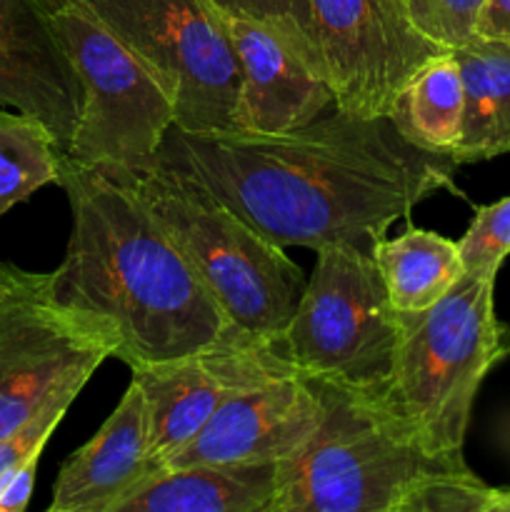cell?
<instances>
[{"label":"cell","instance_id":"1","mask_svg":"<svg viewBox=\"0 0 510 512\" xmlns=\"http://www.w3.org/2000/svg\"><path fill=\"white\" fill-rule=\"evenodd\" d=\"M155 165L198 183L280 248L365 253L420 200L453 190L458 168L450 155L410 145L388 115L340 108L278 135L170 128Z\"/></svg>","mask_w":510,"mask_h":512},{"label":"cell","instance_id":"2","mask_svg":"<svg viewBox=\"0 0 510 512\" xmlns=\"http://www.w3.org/2000/svg\"><path fill=\"white\" fill-rule=\"evenodd\" d=\"M73 213L55 298L98 323L128 368L258 343L240 333L130 183L60 153Z\"/></svg>","mask_w":510,"mask_h":512},{"label":"cell","instance_id":"3","mask_svg":"<svg viewBox=\"0 0 510 512\" xmlns=\"http://www.w3.org/2000/svg\"><path fill=\"white\" fill-rule=\"evenodd\" d=\"M323 420L278 468L273 512H500L463 455L430 453L370 395L313 378Z\"/></svg>","mask_w":510,"mask_h":512},{"label":"cell","instance_id":"4","mask_svg":"<svg viewBox=\"0 0 510 512\" xmlns=\"http://www.w3.org/2000/svg\"><path fill=\"white\" fill-rule=\"evenodd\" d=\"M388 383L365 393L430 453L463 455L485 375L510 353V325L495 315V275L465 273L433 308L403 315Z\"/></svg>","mask_w":510,"mask_h":512},{"label":"cell","instance_id":"5","mask_svg":"<svg viewBox=\"0 0 510 512\" xmlns=\"http://www.w3.org/2000/svg\"><path fill=\"white\" fill-rule=\"evenodd\" d=\"M120 178L128 180L240 333L258 343L283 333L308 280L280 245L173 170L155 165L145 175Z\"/></svg>","mask_w":510,"mask_h":512},{"label":"cell","instance_id":"6","mask_svg":"<svg viewBox=\"0 0 510 512\" xmlns=\"http://www.w3.org/2000/svg\"><path fill=\"white\" fill-rule=\"evenodd\" d=\"M403 333L373 253L320 245L293 318L265 345L305 378L375 393L393 373Z\"/></svg>","mask_w":510,"mask_h":512},{"label":"cell","instance_id":"7","mask_svg":"<svg viewBox=\"0 0 510 512\" xmlns=\"http://www.w3.org/2000/svg\"><path fill=\"white\" fill-rule=\"evenodd\" d=\"M48 15L80 83V115L65 155L108 173H150L175 123L168 95L83 3L48 0Z\"/></svg>","mask_w":510,"mask_h":512},{"label":"cell","instance_id":"8","mask_svg":"<svg viewBox=\"0 0 510 512\" xmlns=\"http://www.w3.org/2000/svg\"><path fill=\"white\" fill-rule=\"evenodd\" d=\"M158 80L185 133L233 130L240 63L208 0H78Z\"/></svg>","mask_w":510,"mask_h":512},{"label":"cell","instance_id":"9","mask_svg":"<svg viewBox=\"0 0 510 512\" xmlns=\"http://www.w3.org/2000/svg\"><path fill=\"white\" fill-rule=\"evenodd\" d=\"M110 335L60 303L50 273L0 260V438L113 358Z\"/></svg>","mask_w":510,"mask_h":512},{"label":"cell","instance_id":"10","mask_svg":"<svg viewBox=\"0 0 510 512\" xmlns=\"http://www.w3.org/2000/svg\"><path fill=\"white\" fill-rule=\"evenodd\" d=\"M335 108L385 118L410 75L443 53L408 20L400 0H308Z\"/></svg>","mask_w":510,"mask_h":512},{"label":"cell","instance_id":"11","mask_svg":"<svg viewBox=\"0 0 510 512\" xmlns=\"http://www.w3.org/2000/svg\"><path fill=\"white\" fill-rule=\"evenodd\" d=\"M323 410L315 380L300 375L260 343L208 425L170 460L168 468L283 463L318 430Z\"/></svg>","mask_w":510,"mask_h":512},{"label":"cell","instance_id":"12","mask_svg":"<svg viewBox=\"0 0 510 512\" xmlns=\"http://www.w3.org/2000/svg\"><path fill=\"white\" fill-rule=\"evenodd\" d=\"M240 63V93L233 130L278 135L313 123L335 108L328 80L315 73L268 25L220 13Z\"/></svg>","mask_w":510,"mask_h":512},{"label":"cell","instance_id":"13","mask_svg":"<svg viewBox=\"0 0 510 512\" xmlns=\"http://www.w3.org/2000/svg\"><path fill=\"white\" fill-rule=\"evenodd\" d=\"M0 105L35 115L68 150L80 83L48 15V0H0Z\"/></svg>","mask_w":510,"mask_h":512},{"label":"cell","instance_id":"14","mask_svg":"<svg viewBox=\"0 0 510 512\" xmlns=\"http://www.w3.org/2000/svg\"><path fill=\"white\" fill-rule=\"evenodd\" d=\"M255 345L260 343L130 368L143 390L148 450L158 473L208 425L220 400L248 365Z\"/></svg>","mask_w":510,"mask_h":512},{"label":"cell","instance_id":"15","mask_svg":"<svg viewBox=\"0 0 510 512\" xmlns=\"http://www.w3.org/2000/svg\"><path fill=\"white\" fill-rule=\"evenodd\" d=\"M153 475L143 390L130 380L98 433L63 463L48 510L118 512Z\"/></svg>","mask_w":510,"mask_h":512},{"label":"cell","instance_id":"16","mask_svg":"<svg viewBox=\"0 0 510 512\" xmlns=\"http://www.w3.org/2000/svg\"><path fill=\"white\" fill-rule=\"evenodd\" d=\"M280 463L165 468L118 512H273Z\"/></svg>","mask_w":510,"mask_h":512},{"label":"cell","instance_id":"17","mask_svg":"<svg viewBox=\"0 0 510 512\" xmlns=\"http://www.w3.org/2000/svg\"><path fill=\"white\" fill-rule=\"evenodd\" d=\"M450 53L458 60L465 93L455 165L510 153V40L473 35Z\"/></svg>","mask_w":510,"mask_h":512},{"label":"cell","instance_id":"18","mask_svg":"<svg viewBox=\"0 0 510 512\" xmlns=\"http://www.w3.org/2000/svg\"><path fill=\"white\" fill-rule=\"evenodd\" d=\"M373 260L383 275L390 305L400 315L433 308L465 275L458 240L423 228L378 240Z\"/></svg>","mask_w":510,"mask_h":512},{"label":"cell","instance_id":"19","mask_svg":"<svg viewBox=\"0 0 510 512\" xmlns=\"http://www.w3.org/2000/svg\"><path fill=\"white\" fill-rule=\"evenodd\" d=\"M463 110L458 60L450 50H443L410 75L395 95L388 118L410 145L453 158L463 135Z\"/></svg>","mask_w":510,"mask_h":512},{"label":"cell","instance_id":"20","mask_svg":"<svg viewBox=\"0 0 510 512\" xmlns=\"http://www.w3.org/2000/svg\"><path fill=\"white\" fill-rule=\"evenodd\" d=\"M60 145L48 125L0 108V218L45 185H60Z\"/></svg>","mask_w":510,"mask_h":512},{"label":"cell","instance_id":"21","mask_svg":"<svg viewBox=\"0 0 510 512\" xmlns=\"http://www.w3.org/2000/svg\"><path fill=\"white\" fill-rule=\"evenodd\" d=\"M215 10L268 25L293 53H298L315 73H323L308 0H208Z\"/></svg>","mask_w":510,"mask_h":512},{"label":"cell","instance_id":"22","mask_svg":"<svg viewBox=\"0 0 510 512\" xmlns=\"http://www.w3.org/2000/svg\"><path fill=\"white\" fill-rule=\"evenodd\" d=\"M458 248L465 273L498 275L510 255V195L475 210Z\"/></svg>","mask_w":510,"mask_h":512},{"label":"cell","instance_id":"23","mask_svg":"<svg viewBox=\"0 0 510 512\" xmlns=\"http://www.w3.org/2000/svg\"><path fill=\"white\" fill-rule=\"evenodd\" d=\"M410 23L443 50H455L475 35L485 0H400Z\"/></svg>","mask_w":510,"mask_h":512},{"label":"cell","instance_id":"24","mask_svg":"<svg viewBox=\"0 0 510 512\" xmlns=\"http://www.w3.org/2000/svg\"><path fill=\"white\" fill-rule=\"evenodd\" d=\"M78 395L80 393H75V390L53 395L38 413L30 415L23 425H18V428L0 438V488L8 483L10 475L20 465H25L33 458H40L45 443L55 433V428L65 418V413H68Z\"/></svg>","mask_w":510,"mask_h":512},{"label":"cell","instance_id":"25","mask_svg":"<svg viewBox=\"0 0 510 512\" xmlns=\"http://www.w3.org/2000/svg\"><path fill=\"white\" fill-rule=\"evenodd\" d=\"M38 460L33 458L25 465H20L8 483L0 488V512H23L28 508L30 495H33L35 473H38Z\"/></svg>","mask_w":510,"mask_h":512},{"label":"cell","instance_id":"26","mask_svg":"<svg viewBox=\"0 0 510 512\" xmlns=\"http://www.w3.org/2000/svg\"><path fill=\"white\" fill-rule=\"evenodd\" d=\"M475 35L510 40V0H485L478 25H475Z\"/></svg>","mask_w":510,"mask_h":512},{"label":"cell","instance_id":"27","mask_svg":"<svg viewBox=\"0 0 510 512\" xmlns=\"http://www.w3.org/2000/svg\"><path fill=\"white\" fill-rule=\"evenodd\" d=\"M500 512H510V488H500Z\"/></svg>","mask_w":510,"mask_h":512}]
</instances>
